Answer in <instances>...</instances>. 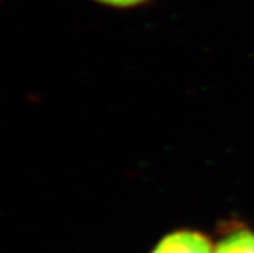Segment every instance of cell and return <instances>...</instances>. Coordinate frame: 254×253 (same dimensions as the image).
Segmentation results:
<instances>
[{"instance_id":"7a4b0ae2","label":"cell","mask_w":254,"mask_h":253,"mask_svg":"<svg viewBox=\"0 0 254 253\" xmlns=\"http://www.w3.org/2000/svg\"><path fill=\"white\" fill-rule=\"evenodd\" d=\"M214 253H254V233L249 230L234 231L219 242Z\"/></svg>"},{"instance_id":"6da1fadb","label":"cell","mask_w":254,"mask_h":253,"mask_svg":"<svg viewBox=\"0 0 254 253\" xmlns=\"http://www.w3.org/2000/svg\"><path fill=\"white\" fill-rule=\"evenodd\" d=\"M151 253H213V250L203 234L184 230L165 237Z\"/></svg>"},{"instance_id":"3957f363","label":"cell","mask_w":254,"mask_h":253,"mask_svg":"<svg viewBox=\"0 0 254 253\" xmlns=\"http://www.w3.org/2000/svg\"><path fill=\"white\" fill-rule=\"evenodd\" d=\"M97 1L114 6H132L147 1V0H97Z\"/></svg>"}]
</instances>
